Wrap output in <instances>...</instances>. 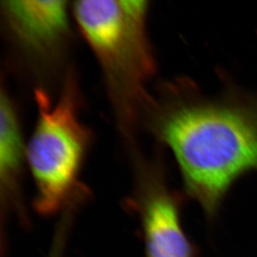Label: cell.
Masks as SVG:
<instances>
[{
    "label": "cell",
    "mask_w": 257,
    "mask_h": 257,
    "mask_svg": "<svg viewBox=\"0 0 257 257\" xmlns=\"http://www.w3.org/2000/svg\"><path fill=\"white\" fill-rule=\"evenodd\" d=\"M156 131L174 155L185 187L213 216L231 186L257 171V94L229 87L210 97L193 83L171 86Z\"/></svg>",
    "instance_id": "obj_1"
},
{
    "label": "cell",
    "mask_w": 257,
    "mask_h": 257,
    "mask_svg": "<svg viewBox=\"0 0 257 257\" xmlns=\"http://www.w3.org/2000/svg\"><path fill=\"white\" fill-rule=\"evenodd\" d=\"M148 5L143 0L74 3L78 27L94 53L113 97L130 108L154 70L147 34Z\"/></svg>",
    "instance_id": "obj_2"
},
{
    "label": "cell",
    "mask_w": 257,
    "mask_h": 257,
    "mask_svg": "<svg viewBox=\"0 0 257 257\" xmlns=\"http://www.w3.org/2000/svg\"><path fill=\"white\" fill-rule=\"evenodd\" d=\"M74 89L68 83L58 99L35 94L38 119L26 149L36 186L35 207L50 215L65 206L80 187L88 133L79 118Z\"/></svg>",
    "instance_id": "obj_3"
},
{
    "label": "cell",
    "mask_w": 257,
    "mask_h": 257,
    "mask_svg": "<svg viewBox=\"0 0 257 257\" xmlns=\"http://www.w3.org/2000/svg\"><path fill=\"white\" fill-rule=\"evenodd\" d=\"M139 200L148 257H193L174 195L164 185L157 182L146 188Z\"/></svg>",
    "instance_id": "obj_4"
},
{
    "label": "cell",
    "mask_w": 257,
    "mask_h": 257,
    "mask_svg": "<svg viewBox=\"0 0 257 257\" xmlns=\"http://www.w3.org/2000/svg\"><path fill=\"white\" fill-rule=\"evenodd\" d=\"M2 9L13 34L39 54L53 51L68 31L66 1H4Z\"/></svg>",
    "instance_id": "obj_5"
},
{
    "label": "cell",
    "mask_w": 257,
    "mask_h": 257,
    "mask_svg": "<svg viewBox=\"0 0 257 257\" xmlns=\"http://www.w3.org/2000/svg\"><path fill=\"white\" fill-rule=\"evenodd\" d=\"M25 153L17 112L10 96L3 89L0 100V177L1 182L7 187L20 171Z\"/></svg>",
    "instance_id": "obj_6"
}]
</instances>
